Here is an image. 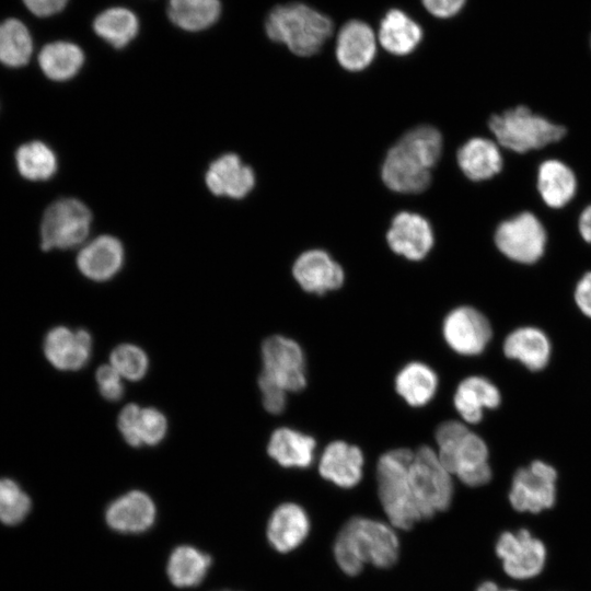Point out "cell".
Listing matches in <instances>:
<instances>
[{
	"instance_id": "obj_1",
	"label": "cell",
	"mask_w": 591,
	"mask_h": 591,
	"mask_svg": "<svg viewBox=\"0 0 591 591\" xmlns=\"http://www.w3.org/2000/svg\"><path fill=\"white\" fill-rule=\"evenodd\" d=\"M442 151L441 134L431 126L407 131L387 152L382 165V179L392 190L402 194L424 192L431 181V169Z\"/></svg>"
},
{
	"instance_id": "obj_2",
	"label": "cell",
	"mask_w": 591,
	"mask_h": 591,
	"mask_svg": "<svg viewBox=\"0 0 591 591\" xmlns=\"http://www.w3.org/2000/svg\"><path fill=\"white\" fill-rule=\"evenodd\" d=\"M398 549V538L389 525L358 517L349 520L339 532L334 554L341 570L355 576L364 563L391 567L397 560Z\"/></svg>"
},
{
	"instance_id": "obj_3",
	"label": "cell",
	"mask_w": 591,
	"mask_h": 591,
	"mask_svg": "<svg viewBox=\"0 0 591 591\" xmlns=\"http://www.w3.org/2000/svg\"><path fill=\"white\" fill-rule=\"evenodd\" d=\"M265 32L297 56L316 54L333 33L332 21L304 3L276 5L267 15Z\"/></svg>"
},
{
	"instance_id": "obj_4",
	"label": "cell",
	"mask_w": 591,
	"mask_h": 591,
	"mask_svg": "<svg viewBox=\"0 0 591 591\" xmlns=\"http://www.w3.org/2000/svg\"><path fill=\"white\" fill-rule=\"evenodd\" d=\"M437 455L451 474L465 485L483 486L491 478L486 442L457 421L448 420L436 430Z\"/></svg>"
},
{
	"instance_id": "obj_5",
	"label": "cell",
	"mask_w": 591,
	"mask_h": 591,
	"mask_svg": "<svg viewBox=\"0 0 591 591\" xmlns=\"http://www.w3.org/2000/svg\"><path fill=\"white\" fill-rule=\"evenodd\" d=\"M414 453L395 449L381 455L376 465L379 497L391 523L408 530L422 519L414 498L409 468Z\"/></svg>"
},
{
	"instance_id": "obj_6",
	"label": "cell",
	"mask_w": 591,
	"mask_h": 591,
	"mask_svg": "<svg viewBox=\"0 0 591 591\" xmlns=\"http://www.w3.org/2000/svg\"><path fill=\"white\" fill-rule=\"evenodd\" d=\"M488 126L501 147L518 153L557 142L566 134L564 126L533 113L523 105L491 116Z\"/></svg>"
},
{
	"instance_id": "obj_7",
	"label": "cell",
	"mask_w": 591,
	"mask_h": 591,
	"mask_svg": "<svg viewBox=\"0 0 591 591\" xmlns=\"http://www.w3.org/2000/svg\"><path fill=\"white\" fill-rule=\"evenodd\" d=\"M409 482L422 519L431 518L450 506L453 495L451 473L430 447L422 445L414 453Z\"/></svg>"
},
{
	"instance_id": "obj_8",
	"label": "cell",
	"mask_w": 591,
	"mask_h": 591,
	"mask_svg": "<svg viewBox=\"0 0 591 591\" xmlns=\"http://www.w3.org/2000/svg\"><path fill=\"white\" fill-rule=\"evenodd\" d=\"M92 222L90 209L76 198H60L44 212L40 224L42 248L68 250L81 244Z\"/></svg>"
},
{
	"instance_id": "obj_9",
	"label": "cell",
	"mask_w": 591,
	"mask_h": 591,
	"mask_svg": "<svg viewBox=\"0 0 591 591\" xmlns=\"http://www.w3.org/2000/svg\"><path fill=\"white\" fill-rule=\"evenodd\" d=\"M495 242L511 260L533 264L544 254L547 235L538 218L525 211L502 221L496 229Z\"/></svg>"
},
{
	"instance_id": "obj_10",
	"label": "cell",
	"mask_w": 591,
	"mask_h": 591,
	"mask_svg": "<svg viewBox=\"0 0 591 591\" xmlns=\"http://www.w3.org/2000/svg\"><path fill=\"white\" fill-rule=\"evenodd\" d=\"M557 473L543 461L519 468L512 478L509 501L519 512L538 513L554 506Z\"/></svg>"
},
{
	"instance_id": "obj_11",
	"label": "cell",
	"mask_w": 591,
	"mask_h": 591,
	"mask_svg": "<svg viewBox=\"0 0 591 591\" xmlns=\"http://www.w3.org/2000/svg\"><path fill=\"white\" fill-rule=\"evenodd\" d=\"M496 554L502 561L505 572L517 580L538 576L547 557L544 543L526 529L501 533L496 543Z\"/></svg>"
},
{
	"instance_id": "obj_12",
	"label": "cell",
	"mask_w": 591,
	"mask_h": 591,
	"mask_svg": "<svg viewBox=\"0 0 591 591\" xmlns=\"http://www.w3.org/2000/svg\"><path fill=\"white\" fill-rule=\"evenodd\" d=\"M263 371L287 392L305 387V360L302 348L293 339L271 336L262 345Z\"/></svg>"
},
{
	"instance_id": "obj_13",
	"label": "cell",
	"mask_w": 591,
	"mask_h": 591,
	"mask_svg": "<svg viewBox=\"0 0 591 591\" xmlns=\"http://www.w3.org/2000/svg\"><path fill=\"white\" fill-rule=\"evenodd\" d=\"M444 340L455 352L479 355L491 338V326L484 314L471 306H459L443 321Z\"/></svg>"
},
{
	"instance_id": "obj_14",
	"label": "cell",
	"mask_w": 591,
	"mask_h": 591,
	"mask_svg": "<svg viewBox=\"0 0 591 591\" xmlns=\"http://www.w3.org/2000/svg\"><path fill=\"white\" fill-rule=\"evenodd\" d=\"M386 241L394 253L410 260H420L433 246V232L424 217L403 211L393 218Z\"/></svg>"
},
{
	"instance_id": "obj_15",
	"label": "cell",
	"mask_w": 591,
	"mask_h": 591,
	"mask_svg": "<svg viewBox=\"0 0 591 591\" xmlns=\"http://www.w3.org/2000/svg\"><path fill=\"white\" fill-rule=\"evenodd\" d=\"M92 351V337L85 329L65 326L50 329L44 339V354L57 369L74 371L84 367Z\"/></svg>"
},
{
	"instance_id": "obj_16",
	"label": "cell",
	"mask_w": 591,
	"mask_h": 591,
	"mask_svg": "<svg viewBox=\"0 0 591 591\" xmlns=\"http://www.w3.org/2000/svg\"><path fill=\"white\" fill-rule=\"evenodd\" d=\"M292 273L303 290L316 294L338 289L345 279L341 266L322 250L302 253L294 262Z\"/></svg>"
},
{
	"instance_id": "obj_17",
	"label": "cell",
	"mask_w": 591,
	"mask_h": 591,
	"mask_svg": "<svg viewBox=\"0 0 591 591\" xmlns=\"http://www.w3.org/2000/svg\"><path fill=\"white\" fill-rule=\"evenodd\" d=\"M206 184L217 196L240 199L254 187L253 170L234 153H227L215 160L206 172Z\"/></svg>"
},
{
	"instance_id": "obj_18",
	"label": "cell",
	"mask_w": 591,
	"mask_h": 591,
	"mask_svg": "<svg viewBox=\"0 0 591 591\" xmlns=\"http://www.w3.org/2000/svg\"><path fill=\"white\" fill-rule=\"evenodd\" d=\"M363 454L345 441H333L321 455L318 472L327 480L343 488L355 487L362 477Z\"/></svg>"
},
{
	"instance_id": "obj_19",
	"label": "cell",
	"mask_w": 591,
	"mask_h": 591,
	"mask_svg": "<svg viewBox=\"0 0 591 591\" xmlns=\"http://www.w3.org/2000/svg\"><path fill=\"white\" fill-rule=\"evenodd\" d=\"M375 51V35L367 23L352 20L340 28L336 57L344 69L360 71L367 68L372 62Z\"/></svg>"
},
{
	"instance_id": "obj_20",
	"label": "cell",
	"mask_w": 591,
	"mask_h": 591,
	"mask_svg": "<svg viewBox=\"0 0 591 591\" xmlns=\"http://www.w3.org/2000/svg\"><path fill=\"white\" fill-rule=\"evenodd\" d=\"M124 248L111 235L99 236L85 244L78 254L77 266L88 278L95 281L108 280L121 268Z\"/></svg>"
},
{
	"instance_id": "obj_21",
	"label": "cell",
	"mask_w": 591,
	"mask_h": 591,
	"mask_svg": "<svg viewBox=\"0 0 591 591\" xmlns=\"http://www.w3.org/2000/svg\"><path fill=\"white\" fill-rule=\"evenodd\" d=\"M155 507L151 498L142 491H130L106 510V522L119 532L138 533L148 530L154 521Z\"/></svg>"
},
{
	"instance_id": "obj_22",
	"label": "cell",
	"mask_w": 591,
	"mask_h": 591,
	"mask_svg": "<svg viewBox=\"0 0 591 591\" xmlns=\"http://www.w3.org/2000/svg\"><path fill=\"white\" fill-rule=\"evenodd\" d=\"M309 531L310 520L306 512L296 503H282L269 519L267 536L275 549L287 553L298 547Z\"/></svg>"
},
{
	"instance_id": "obj_23",
	"label": "cell",
	"mask_w": 591,
	"mask_h": 591,
	"mask_svg": "<svg viewBox=\"0 0 591 591\" xmlns=\"http://www.w3.org/2000/svg\"><path fill=\"white\" fill-rule=\"evenodd\" d=\"M501 401L498 389L483 376H468L456 387L453 403L460 416L467 424H477L483 418L484 409L499 406Z\"/></svg>"
},
{
	"instance_id": "obj_24",
	"label": "cell",
	"mask_w": 591,
	"mask_h": 591,
	"mask_svg": "<svg viewBox=\"0 0 591 591\" xmlns=\"http://www.w3.org/2000/svg\"><path fill=\"white\" fill-rule=\"evenodd\" d=\"M457 164L464 175L475 182L491 178L503 164L496 142L475 137L466 141L457 151Z\"/></svg>"
},
{
	"instance_id": "obj_25",
	"label": "cell",
	"mask_w": 591,
	"mask_h": 591,
	"mask_svg": "<svg viewBox=\"0 0 591 591\" xmlns=\"http://www.w3.org/2000/svg\"><path fill=\"white\" fill-rule=\"evenodd\" d=\"M316 442L291 428H278L270 436L268 454L283 467H309L314 460Z\"/></svg>"
},
{
	"instance_id": "obj_26",
	"label": "cell",
	"mask_w": 591,
	"mask_h": 591,
	"mask_svg": "<svg viewBox=\"0 0 591 591\" xmlns=\"http://www.w3.org/2000/svg\"><path fill=\"white\" fill-rule=\"evenodd\" d=\"M537 189L547 206L561 208L575 197L577 178L566 163L556 159L546 160L537 171Z\"/></svg>"
},
{
	"instance_id": "obj_27",
	"label": "cell",
	"mask_w": 591,
	"mask_h": 591,
	"mask_svg": "<svg viewBox=\"0 0 591 591\" xmlns=\"http://www.w3.org/2000/svg\"><path fill=\"white\" fill-rule=\"evenodd\" d=\"M503 351L508 358L519 360L529 370L538 371L548 362L551 343L541 329L520 327L507 336Z\"/></svg>"
},
{
	"instance_id": "obj_28",
	"label": "cell",
	"mask_w": 591,
	"mask_h": 591,
	"mask_svg": "<svg viewBox=\"0 0 591 591\" xmlns=\"http://www.w3.org/2000/svg\"><path fill=\"white\" fill-rule=\"evenodd\" d=\"M422 38V30L403 11L390 10L382 19L379 42L389 53L405 56L412 53Z\"/></svg>"
},
{
	"instance_id": "obj_29",
	"label": "cell",
	"mask_w": 591,
	"mask_h": 591,
	"mask_svg": "<svg viewBox=\"0 0 591 591\" xmlns=\"http://www.w3.org/2000/svg\"><path fill=\"white\" fill-rule=\"evenodd\" d=\"M221 13L220 0H167L169 20L187 32L206 31L217 23Z\"/></svg>"
},
{
	"instance_id": "obj_30",
	"label": "cell",
	"mask_w": 591,
	"mask_h": 591,
	"mask_svg": "<svg viewBox=\"0 0 591 591\" xmlns=\"http://www.w3.org/2000/svg\"><path fill=\"white\" fill-rule=\"evenodd\" d=\"M438 387L436 372L426 363L409 362L395 378V390L410 406L421 407L434 396Z\"/></svg>"
},
{
	"instance_id": "obj_31",
	"label": "cell",
	"mask_w": 591,
	"mask_h": 591,
	"mask_svg": "<svg viewBox=\"0 0 591 591\" xmlns=\"http://www.w3.org/2000/svg\"><path fill=\"white\" fill-rule=\"evenodd\" d=\"M94 33L116 49L128 46L139 33V20L127 8L113 7L99 13L93 21Z\"/></svg>"
},
{
	"instance_id": "obj_32",
	"label": "cell",
	"mask_w": 591,
	"mask_h": 591,
	"mask_svg": "<svg viewBox=\"0 0 591 591\" xmlns=\"http://www.w3.org/2000/svg\"><path fill=\"white\" fill-rule=\"evenodd\" d=\"M38 63L43 73L50 80L66 81L80 71L84 63V54L73 43L53 42L42 48Z\"/></svg>"
},
{
	"instance_id": "obj_33",
	"label": "cell",
	"mask_w": 591,
	"mask_h": 591,
	"mask_svg": "<svg viewBox=\"0 0 591 591\" xmlns=\"http://www.w3.org/2000/svg\"><path fill=\"white\" fill-rule=\"evenodd\" d=\"M33 51V40L26 25L18 19L0 23V62L8 67L25 66Z\"/></svg>"
},
{
	"instance_id": "obj_34",
	"label": "cell",
	"mask_w": 591,
	"mask_h": 591,
	"mask_svg": "<svg viewBox=\"0 0 591 591\" xmlns=\"http://www.w3.org/2000/svg\"><path fill=\"white\" fill-rule=\"evenodd\" d=\"M210 557L192 546H179L172 553L167 575L179 588L194 587L206 576Z\"/></svg>"
},
{
	"instance_id": "obj_35",
	"label": "cell",
	"mask_w": 591,
	"mask_h": 591,
	"mask_svg": "<svg viewBox=\"0 0 591 591\" xmlns=\"http://www.w3.org/2000/svg\"><path fill=\"white\" fill-rule=\"evenodd\" d=\"M20 174L31 181H45L57 171V158L54 151L40 141L22 144L15 153Z\"/></svg>"
},
{
	"instance_id": "obj_36",
	"label": "cell",
	"mask_w": 591,
	"mask_h": 591,
	"mask_svg": "<svg viewBox=\"0 0 591 591\" xmlns=\"http://www.w3.org/2000/svg\"><path fill=\"white\" fill-rule=\"evenodd\" d=\"M32 501L20 485L10 478H0V522L20 524L28 515Z\"/></svg>"
},
{
	"instance_id": "obj_37",
	"label": "cell",
	"mask_w": 591,
	"mask_h": 591,
	"mask_svg": "<svg viewBox=\"0 0 591 591\" xmlns=\"http://www.w3.org/2000/svg\"><path fill=\"white\" fill-rule=\"evenodd\" d=\"M111 364L123 378L138 381L144 376L149 361L141 348L125 344L113 350Z\"/></svg>"
},
{
	"instance_id": "obj_38",
	"label": "cell",
	"mask_w": 591,
	"mask_h": 591,
	"mask_svg": "<svg viewBox=\"0 0 591 591\" xmlns=\"http://www.w3.org/2000/svg\"><path fill=\"white\" fill-rule=\"evenodd\" d=\"M167 422L164 415L151 407L140 408L135 427L136 445H154L166 433Z\"/></svg>"
},
{
	"instance_id": "obj_39",
	"label": "cell",
	"mask_w": 591,
	"mask_h": 591,
	"mask_svg": "<svg viewBox=\"0 0 591 591\" xmlns=\"http://www.w3.org/2000/svg\"><path fill=\"white\" fill-rule=\"evenodd\" d=\"M258 384L265 409L275 415L283 412L288 392L264 373H260Z\"/></svg>"
},
{
	"instance_id": "obj_40",
	"label": "cell",
	"mask_w": 591,
	"mask_h": 591,
	"mask_svg": "<svg viewBox=\"0 0 591 591\" xmlns=\"http://www.w3.org/2000/svg\"><path fill=\"white\" fill-rule=\"evenodd\" d=\"M121 375L112 364H104L96 371V382L102 396L108 401H117L124 394Z\"/></svg>"
},
{
	"instance_id": "obj_41",
	"label": "cell",
	"mask_w": 591,
	"mask_h": 591,
	"mask_svg": "<svg viewBox=\"0 0 591 591\" xmlns=\"http://www.w3.org/2000/svg\"><path fill=\"white\" fill-rule=\"evenodd\" d=\"M465 0H422L424 7L437 18L445 19L455 15L464 5Z\"/></svg>"
},
{
	"instance_id": "obj_42",
	"label": "cell",
	"mask_w": 591,
	"mask_h": 591,
	"mask_svg": "<svg viewBox=\"0 0 591 591\" xmlns=\"http://www.w3.org/2000/svg\"><path fill=\"white\" fill-rule=\"evenodd\" d=\"M69 0H23L25 7L36 16L46 18L59 13Z\"/></svg>"
},
{
	"instance_id": "obj_43",
	"label": "cell",
	"mask_w": 591,
	"mask_h": 591,
	"mask_svg": "<svg viewBox=\"0 0 591 591\" xmlns=\"http://www.w3.org/2000/svg\"><path fill=\"white\" fill-rule=\"evenodd\" d=\"M575 300L581 312L591 317V271L584 274L577 283Z\"/></svg>"
},
{
	"instance_id": "obj_44",
	"label": "cell",
	"mask_w": 591,
	"mask_h": 591,
	"mask_svg": "<svg viewBox=\"0 0 591 591\" xmlns=\"http://www.w3.org/2000/svg\"><path fill=\"white\" fill-rule=\"evenodd\" d=\"M578 229L582 239L591 243V205L586 207L580 213Z\"/></svg>"
},
{
	"instance_id": "obj_45",
	"label": "cell",
	"mask_w": 591,
	"mask_h": 591,
	"mask_svg": "<svg viewBox=\"0 0 591 591\" xmlns=\"http://www.w3.org/2000/svg\"><path fill=\"white\" fill-rule=\"evenodd\" d=\"M495 582L493 581H485L477 588V591H501Z\"/></svg>"
},
{
	"instance_id": "obj_46",
	"label": "cell",
	"mask_w": 591,
	"mask_h": 591,
	"mask_svg": "<svg viewBox=\"0 0 591 591\" xmlns=\"http://www.w3.org/2000/svg\"><path fill=\"white\" fill-rule=\"evenodd\" d=\"M501 591H517V590H514V589H503Z\"/></svg>"
}]
</instances>
